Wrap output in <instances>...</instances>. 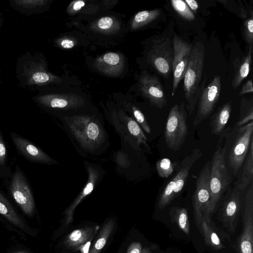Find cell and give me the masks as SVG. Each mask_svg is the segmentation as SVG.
<instances>
[{"label": "cell", "instance_id": "obj_1", "mask_svg": "<svg viewBox=\"0 0 253 253\" xmlns=\"http://www.w3.org/2000/svg\"><path fill=\"white\" fill-rule=\"evenodd\" d=\"M59 119L71 141L82 156H99L109 148V135L100 115L82 110Z\"/></svg>", "mask_w": 253, "mask_h": 253}, {"label": "cell", "instance_id": "obj_2", "mask_svg": "<svg viewBox=\"0 0 253 253\" xmlns=\"http://www.w3.org/2000/svg\"><path fill=\"white\" fill-rule=\"evenodd\" d=\"M205 57L204 44L201 42H196L193 46L183 78L184 97L189 115L193 113L199 96L206 86V77L201 82Z\"/></svg>", "mask_w": 253, "mask_h": 253}, {"label": "cell", "instance_id": "obj_3", "mask_svg": "<svg viewBox=\"0 0 253 253\" xmlns=\"http://www.w3.org/2000/svg\"><path fill=\"white\" fill-rule=\"evenodd\" d=\"M222 139L219 140L211 161L210 177L211 199L208 210L203 218V220L209 223H211V216L219 205L231 182L225 160L226 148L222 146Z\"/></svg>", "mask_w": 253, "mask_h": 253}, {"label": "cell", "instance_id": "obj_4", "mask_svg": "<svg viewBox=\"0 0 253 253\" xmlns=\"http://www.w3.org/2000/svg\"><path fill=\"white\" fill-rule=\"evenodd\" d=\"M106 118L120 137L121 143L129 146L136 152H141L143 148L152 154L148 138L140 126L122 107L109 110Z\"/></svg>", "mask_w": 253, "mask_h": 253}, {"label": "cell", "instance_id": "obj_5", "mask_svg": "<svg viewBox=\"0 0 253 253\" xmlns=\"http://www.w3.org/2000/svg\"><path fill=\"white\" fill-rule=\"evenodd\" d=\"M202 154L201 149H194L178 164L174 176L160 195L158 203L160 209H164L180 193L187 182L190 169Z\"/></svg>", "mask_w": 253, "mask_h": 253}, {"label": "cell", "instance_id": "obj_6", "mask_svg": "<svg viewBox=\"0 0 253 253\" xmlns=\"http://www.w3.org/2000/svg\"><path fill=\"white\" fill-rule=\"evenodd\" d=\"M187 115L185 104L182 102L170 109L166 123L165 140L168 147L177 151L184 144L188 134Z\"/></svg>", "mask_w": 253, "mask_h": 253}, {"label": "cell", "instance_id": "obj_7", "mask_svg": "<svg viewBox=\"0 0 253 253\" xmlns=\"http://www.w3.org/2000/svg\"><path fill=\"white\" fill-rule=\"evenodd\" d=\"M211 165V161H208L201 170L192 197L195 222L200 233L203 218L208 210L211 199L210 177Z\"/></svg>", "mask_w": 253, "mask_h": 253}, {"label": "cell", "instance_id": "obj_8", "mask_svg": "<svg viewBox=\"0 0 253 253\" xmlns=\"http://www.w3.org/2000/svg\"><path fill=\"white\" fill-rule=\"evenodd\" d=\"M36 101L48 109L56 111L59 118L82 110L86 105L82 97L71 94H48L36 98Z\"/></svg>", "mask_w": 253, "mask_h": 253}, {"label": "cell", "instance_id": "obj_9", "mask_svg": "<svg viewBox=\"0 0 253 253\" xmlns=\"http://www.w3.org/2000/svg\"><path fill=\"white\" fill-rule=\"evenodd\" d=\"M240 190L237 186L229 187L223 196L216 215L217 219L229 232L233 234L238 222L240 209Z\"/></svg>", "mask_w": 253, "mask_h": 253}, {"label": "cell", "instance_id": "obj_10", "mask_svg": "<svg viewBox=\"0 0 253 253\" xmlns=\"http://www.w3.org/2000/svg\"><path fill=\"white\" fill-rule=\"evenodd\" d=\"M237 129V134L228 156V165L234 173H237L243 165L249 150L250 142L253 138V121Z\"/></svg>", "mask_w": 253, "mask_h": 253}, {"label": "cell", "instance_id": "obj_11", "mask_svg": "<svg viewBox=\"0 0 253 253\" xmlns=\"http://www.w3.org/2000/svg\"><path fill=\"white\" fill-rule=\"evenodd\" d=\"M221 88V78L217 75L203 89L197 102V111L193 123L194 126H198L213 112L219 100Z\"/></svg>", "mask_w": 253, "mask_h": 253}, {"label": "cell", "instance_id": "obj_12", "mask_svg": "<svg viewBox=\"0 0 253 253\" xmlns=\"http://www.w3.org/2000/svg\"><path fill=\"white\" fill-rule=\"evenodd\" d=\"M149 60L155 70L168 79L172 70L173 46L168 38H163L154 42L150 50Z\"/></svg>", "mask_w": 253, "mask_h": 253}, {"label": "cell", "instance_id": "obj_13", "mask_svg": "<svg viewBox=\"0 0 253 253\" xmlns=\"http://www.w3.org/2000/svg\"><path fill=\"white\" fill-rule=\"evenodd\" d=\"M173 57L172 61L173 83L171 95L173 96L181 80H183L188 66L193 46L177 35L172 40Z\"/></svg>", "mask_w": 253, "mask_h": 253}, {"label": "cell", "instance_id": "obj_14", "mask_svg": "<svg viewBox=\"0 0 253 253\" xmlns=\"http://www.w3.org/2000/svg\"><path fill=\"white\" fill-rule=\"evenodd\" d=\"M85 169L87 173V180L80 193L65 211V225L73 220L76 208L82 201L89 195L94 188L101 182L105 174L104 169L99 165L84 161Z\"/></svg>", "mask_w": 253, "mask_h": 253}, {"label": "cell", "instance_id": "obj_15", "mask_svg": "<svg viewBox=\"0 0 253 253\" xmlns=\"http://www.w3.org/2000/svg\"><path fill=\"white\" fill-rule=\"evenodd\" d=\"M248 190L243 219V230L237 240L239 253H253V183Z\"/></svg>", "mask_w": 253, "mask_h": 253}, {"label": "cell", "instance_id": "obj_16", "mask_svg": "<svg viewBox=\"0 0 253 253\" xmlns=\"http://www.w3.org/2000/svg\"><path fill=\"white\" fill-rule=\"evenodd\" d=\"M10 191L14 200L23 211L27 215H32L35 209L33 194L25 177L19 169L16 170L13 174Z\"/></svg>", "mask_w": 253, "mask_h": 253}, {"label": "cell", "instance_id": "obj_17", "mask_svg": "<svg viewBox=\"0 0 253 253\" xmlns=\"http://www.w3.org/2000/svg\"><path fill=\"white\" fill-rule=\"evenodd\" d=\"M139 87L142 94L152 105L159 109L167 105L164 90L157 77L143 73L140 78Z\"/></svg>", "mask_w": 253, "mask_h": 253}, {"label": "cell", "instance_id": "obj_18", "mask_svg": "<svg viewBox=\"0 0 253 253\" xmlns=\"http://www.w3.org/2000/svg\"><path fill=\"white\" fill-rule=\"evenodd\" d=\"M11 138L17 149L27 159L36 163L56 165L58 162L42 150L18 134L11 132Z\"/></svg>", "mask_w": 253, "mask_h": 253}, {"label": "cell", "instance_id": "obj_19", "mask_svg": "<svg viewBox=\"0 0 253 253\" xmlns=\"http://www.w3.org/2000/svg\"><path fill=\"white\" fill-rule=\"evenodd\" d=\"M95 67L100 72L109 76H117L124 68V59L121 55L108 52L99 57L94 62Z\"/></svg>", "mask_w": 253, "mask_h": 253}, {"label": "cell", "instance_id": "obj_20", "mask_svg": "<svg viewBox=\"0 0 253 253\" xmlns=\"http://www.w3.org/2000/svg\"><path fill=\"white\" fill-rule=\"evenodd\" d=\"M231 109V101H227L220 106L212 115L210 123L211 133L221 135L230 118Z\"/></svg>", "mask_w": 253, "mask_h": 253}, {"label": "cell", "instance_id": "obj_21", "mask_svg": "<svg viewBox=\"0 0 253 253\" xmlns=\"http://www.w3.org/2000/svg\"><path fill=\"white\" fill-rule=\"evenodd\" d=\"M95 229L92 227L76 229L67 236L64 244L69 248L77 249L92 238L95 234Z\"/></svg>", "mask_w": 253, "mask_h": 253}, {"label": "cell", "instance_id": "obj_22", "mask_svg": "<svg viewBox=\"0 0 253 253\" xmlns=\"http://www.w3.org/2000/svg\"><path fill=\"white\" fill-rule=\"evenodd\" d=\"M252 52V46H250V49L247 55L242 58L235 67L234 76L231 82V85L234 89L239 86L241 83L247 78L250 73Z\"/></svg>", "mask_w": 253, "mask_h": 253}, {"label": "cell", "instance_id": "obj_23", "mask_svg": "<svg viewBox=\"0 0 253 253\" xmlns=\"http://www.w3.org/2000/svg\"><path fill=\"white\" fill-rule=\"evenodd\" d=\"M244 163L241 180L236 186L240 191L244 190L253 180V138L250 142L249 150Z\"/></svg>", "mask_w": 253, "mask_h": 253}, {"label": "cell", "instance_id": "obj_24", "mask_svg": "<svg viewBox=\"0 0 253 253\" xmlns=\"http://www.w3.org/2000/svg\"><path fill=\"white\" fill-rule=\"evenodd\" d=\"M201 226V233L204 236L206 245L215 251L222 249L224 246L219 237L211 226V223L203 220Z\"/></svg>", "mask_w": 253, "mask_h": 253}, {"label": "cell", "instance_id": "obj_25", "mask_svg": "<svg viewBox=\"0 0 253 253\" xmlns=\"http://www.w3.org/2000/svg\"><path fill=\"white\" fill-rule=\"evenodd\" d=\"M123 109L137 123L144 134L151 133L152 128L147 117L138 107L133 104L127 103Z\"/></svg>", "mask_w": 253, "mask_h": 253}, {"label": "cell", "instance_id": "obj_26", "mask_svg": "<svg viewBox=\"0 0 253 253\" xmlns=\"http://www.w3.org/2000/svg\"><path fill=\"white\" fill-rule=\"evenodd\" d=\"M115 226V221L110 219L106 222L100 231L96 240L91 247L88 253H100L113 232Z\"/></svg>", "mask_w": 253, "mask_h": 253}, {"label": "cell", "instance_id": "obj_27", "mask_svg": "<svg viewBox=\"0 0 253 253\" xmlns=\"http://www.w3.org/2000/svg\"><path fill=\"white\" fill-rule=\"evenodd\" d=\"M171 219L176 223L179 228L187 235L190 233V223L187 209L173 207L169 212Z\"/></svg>", "mask_w": 253, "mask_h": 253}, {"label": "cell", "instance_id": "obj_28", "mask_svg": "<svg viewBox=\"0 0 253 253\" xmlns=\"http://www.w3.org/2000/svg\"><path fill=\"white\" fill-rule=\"evenodd\" d=\"M253 99L243 97L240 101L239 117L235 128H238L242 126L253 121Z\"/></svg>", "mask_w": 253, "mask_h": 253}, {"label": "cell", "instance_id": "obj_29", "mask_svg": "<svg viewBox=\"0 0 253 253\" xmlns=\"http://www.w3.org/2000/svg\"><path fill=\"white\" fill-rule=\"evenodd\" d=\"M0 213L12 223L24 228L25 224L6 198L0 193Z\"/></svg>", "mask_w": 253, "mask_h": 253}, {"label": "cell", "instance_id": "obj_30", "mask_svg": "<svg viewBox=\"0 0 253 253\" xmlns=\"http://www.w3.org/2000/svg\"><path fill=\"white\" fill-rule=\"evenodd\" d=\"M161 14L159 9L141 11L135 14L131 23V28L138 29L155 20Z\"/></svg>", "mask_w": 253, "mask_h": 253}, {"label": "cell", "instance_id": "obj_31", "mask_svg": "<svg viewBox=\"0 0 253 253\" xmlns=\"http://www.w3.org/2000/svg\"><path fill=\"white\" fill-rule=\"evenodd\" d=\"M178 164L172 163L168 158H163L159 160L156 163V169L158 175L162 178L169 176L173 172Z\"/></svg>", "mask_w": 253, "mask_h": 253}, {"label": "cell", "instance_id": "obj_32", "mask_svg": "<svg viewBox=\"0 0 253 253\" xmlns=\"http://www.w3.org/2000/svg\"><path fill=\"white\" fill-rule=\"evenodd\" d=\"M171 5L174 10L182 18L188 21H193L195 19V16L184 0H171Z\"/></svg>", "mask_w": 253, "mask_h": 253}, {"label": "cell", "instance_id": "obj_33", "mask_svg": "<svg viewBox=\"0 0 253 253\" xmlns=\"http://www.w3.org/2000/svg\"><path fill=\"white\" fill-rule=\"evenodd\" d=\"M47 1L41 0H20L12 1L16 8L28 12H34L46 4Z\"/></svg>", "mask_w": 253, "mask_h": 253}, {"label": "cell", "instance_id": "obj_34", "mask_svg": "<svg viewBox=\"0 0 253 253\" xmlns=\"http://www.w3.org/2000/svg\"><path fill=\"white\" fill-rule=\"evenodd\" d=\"M28 74V83L44 84L52 81L53 77L46 72L39 70H29Z\"/></svg>", "mask_w": 253, "mask_h": 253}, {"label": "cell", "instance_id": "obj_35", "mask_svg": "<svg viewBox=\"0 0 253 253\" xmlns=\"http://www.w3.org/2000/svg\"><path fill=\"white\" fill-rule=\"evenodd\" d=\"M243 35L245 39L250 46L253 43V15L243 23Z\"/></svg>", "mask_w": 253, "mask_h": 253}, {"label": "cell", "instance_id": "obj_36", "mask_svg": "<svg viewBox=\"0 0 253 253\" xmlns=\"http://www.w3.org/2000/svg\"><path fill=\"white\" fill-rule=\"evenodd\" d=\"M97 29L104 32L112 30L116 26L115 21L111 17L106 16L99 19L97 22Z\"/></svg>", "mask_w": 253, "mask_h": 253}, {"label": "cell", "instance_id": "obj_37", "mask_svg": "<svg viewBox=\"0 0 253 253\" xmlns=\"http://www.w3.org/2000/svg\"><path fill=\"white\" fill-rule=\"evenodd\" d=\"M6 150L5 144L0 133V165H3L5 163Z\"/></svg>", "mask_w": 253, "mask_h": 253}, {"label": "cell", "instance_id": "obj_38", "mask_svg": "<svg viewBox=\"0 0 253 253\" xmlns=\"http://www.w3.org/2000/svg\"><path fill=\"white\" fill-rule=\"evenodd\" d=\"M142 245L139 242L131 243L127 248L126 253H141Z\"/></svg>", "mask_w": 253, "mask_h": 253}, {"label": "cell", "instance_id": "obj_39", "mask_svg": "<svg viewBox=\"0 0 253 253\" xmlns=\"http://www.w3.org/2000/svg\"><path fill=\"white\" fill-rule=\"evenodd\" d=\"M253 92V83L251 79L248 80L246 83L244 84L239 95H243L248 93H252Z\"/></svg>", "mask_w": 253, "mask_h": 253}, {"label": "cell", "instance_id": "obj_40", "mask_svg": "<svg viewBox=\"0 0 253 253\" xmlns=\"http://www.w3.org/2000/svg\"><path fill=\"white\" fill-rule=\"evenodd\" d=\"M85 3L83 0H77L73 2L71 5L70 8L72 11L74 12L78 11L84 6Z\"/></svg>", "mask_w": 253, "mask_h": 253}, {"label": "cell", "instance_id": "obj_41", "mask_svg": "<svg viewBox=\"0 0 253 253\" xmlns=\"http://www.w3.org/2000/svg\"><path fill=\"white\" fill-rule=\"evenodd\" d=\"M190 10L193 12H196L198 8L199 4L195 0H184Z\"/></svg>", "mask_w": 253, "mask_h": 253}, {"label": "cell", "instance_id": "obj_42", "mask_svg": "<svg viewBox=\"0 0 253 253\" xmlns=\"http://www.w3.org/2000/svg\"><path fill=\"white\" fill-rule=\"evenodd\" d=\"M61 46L64 48H71L74 46V42L70 39H64L60 42Z\"/></svg>", "mask_w": 253, "mask_h": 253}, {"label": "cell", "instance_id": "obj_43", "mask_svg": "<svg viewBox=\"0 0 253 253\" xmlns=\"http://www.w3.org/2000/svg\"><path fill=\"white\" fill-rule=\"evenodd\" d=\"M141 253H151V251L149 248L144 247L142 250Z\"/></svg>", "mask_w": 253, "mask_h": 253}, {"label": "cell", "instance_id": "obj_44", "mask_svg": "<svg viewBox=\"0 0 253 253\" xmlns=\"http://www.w3.org/2000/svg\"><path fill=\"white\" fill-rule=\"evenodd\" d=\"M12 253H27L25 251H17V252H13Z\"/></svg>", "mask_w": 253, "mask_h": 253}, {"label": "cell", "instance_id": "obj_45", "mask_svg": "<svg viewBox=\"0 0 253 253\" xmlns=\"http://www.w3.org/2000/svg\"><path fill=\"white\" fill-rule=\"evenodd\" d=\"M1 22H2V19H1L0 17V27L1 25Z\"/></svg>", "mask_w": 253, "mask_h": 253}]
</instances>
